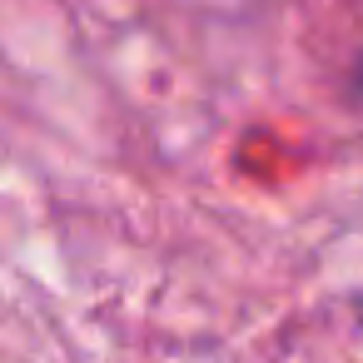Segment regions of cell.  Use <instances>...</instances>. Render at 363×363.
<instances>
[{
  "instance_id": "6da1fadb",
  "label": "cell",
  "mask_w": 363,
  "mask_h": 363,
  "mask_svg": "<svg viewBox=\"0 0 363 363\" xmlns=\"http://www.w3.org/2000/svg\"><path fill=\"white\" fill-rule=\"evenodd\" d=\"M194 6H209V11H244V6H259V0H194Z\"/></svg>"
},
{
  "instance_id": "7a4b0ae2",
  "label": "cell",
  "mask_w": 363,
  "mask_h": 363,
  "mask_svg": "<svg viewBox=\"0 0 363 363\" xmlns=\"http://www.w3.org/2000/svg\"><path fill=\"white\" fill-rule=\"evenodd\" d=\"M358 75H363V65H358Z\"/></svg>"
}]
</instances>
